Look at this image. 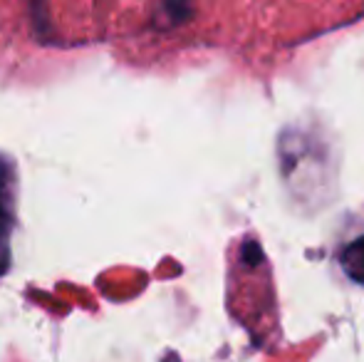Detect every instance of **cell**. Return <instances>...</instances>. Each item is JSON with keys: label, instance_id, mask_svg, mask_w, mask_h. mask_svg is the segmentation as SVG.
I'll return each instance as SVG.
<instances>
[{"label": "cell", "instance_id": "6da1fadb", "mask_svg": "<svg viewBox=\"0 0 364 362\" xmlns=\"http://www.w3.org/2000/svg\"><path fill=\"white\" fill-rule=\"evenodd\" d=\"M13 231V171L0 159V273L8 268V243Z\"/></svg>", "mask_w": 364, "mask_h": 362}, {"label": "cell", "instance_id": "7a4b0ae2", "mask_svg": "<svg viewBox=\"0 0 364 362\" xmlns=\"http://www.w3.org/2000/svg\"><path fill=\"white\" fill-rule=\"evenodd\" d=\"M340 266L347 273V278L364 285V233L352 238L340 251Z\"/></svg>", "mask_w": 364, "mask_h": 362}, {"label": "cell", "instance_id": "3957f363", "mask_svg": "<svg viewBox=\"0 0 364 362\" xmlns=\"http://www.w3.org/2000/svg\"><path fill=\"white\" fill-rule=\"evenodd\" d=\"M193 13L191 0H161L156 13V25L161 28H176V25L186 23Z\"/></svg>", "mask_w": 364, "mask_h": 362}]
</instances>
